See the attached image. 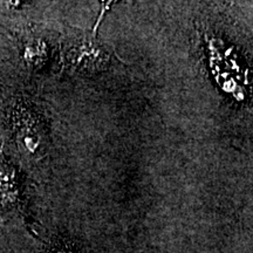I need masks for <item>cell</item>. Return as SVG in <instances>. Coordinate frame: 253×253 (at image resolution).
I'll use <instances>...</instances> for the list:
<instances>
[{"label": "cell", "mask_w": 253, "mask_h": 253, "mask_svg": "<svg viewBox=\"0 0 253 253\" xmlns=\"http://www.w3.org/2000/svg\"><path fill=\"white\" fill-rule=\"evenodd\" d=\"M113 53L90 34L71 33L62 46L63 69L69 74H94L110 65Z\"/></svg>", "instance_id": "1"}]
</instances>
